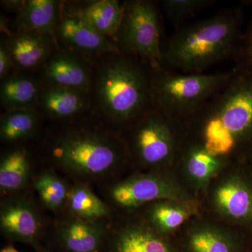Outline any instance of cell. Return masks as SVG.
<instances>
[{
    "instance_id": "6da1fadb",
    "label": "cell",
    "mask_w": 252,
    "mask_h": 252,
    "mask_svg": "<svg viewBox=\"0 0 252 252\" xmlns=\"http://www.w3.org/2000/svg\"><path fill=\"white\" fill-rule=\"evenodd\" d=\"M187 135L231 161L252 154V70L236 66L221 89L190 121Z\"/></svg>"
},
{
    "instance_id": "7a4b0ae2",
    "label": "cell",
    "mask_w": 252,
    "mask_h": 252,
    "mask_svg": "<svg viewBox=\"0 0 252 252\" xmlns=\"http://www.w3.org/2000/svg\"><path fill=\"white\" fill-rule=\"evenodd\" d=\"M241 7L220 10L212 17L184 25L162 43V67L186 74L235 60L243 39Z\"/></svg>"
},
{
    "instance_id": "3957f363",
    "label": "cell",
    "mask_w": 252,
    "mask_h": 252,
    "mask_svg": "<svg viewBox=\"0 0 252 252\" xmlns=\"http://www.w3.org/2000/svg\"><path fill=\"white\" fill-rule=\"evenodd\" d=\"M152 67L125 54L109 55L96 72L94 88L101 112L125 130L153 105Z\"/></svg>"
},
{
    "instance_id": "277c9868",
    "label": "cell",
    "mask_w": 252,
    "mask_h": 252,
    "mask_svg": "<svg viewBox=\"0 0 252 252\" xmlns=\"http://www.w3.org/2000/svg\"><path fill=\"white\" fill-rule=\"evenodd\" d=\"M50 155L61 168L81 178H97L132 168L122 135L98 126L78 124L53 137Z\"/></svg>"
},
{
    "instance_id": "5b68a950",
    "label": "cell",
    "mask_w": 252,
    "mask_h": 252,
    "mask_svg": "<svg viewBox=\"0 0 252 252\" xmlns=\"http://www.w3.org/2000/svg\"><path fill=\"white\" fill-rule=\"evenodd\" d=\"M133 171L173 169L187 137V128L152 105L122 135Z\"/></svg>"
},
{
    "instance_id": "8992f818",
    "label": "cell",
    "mask_w": 252,
    "mask_h": 252,
    "mask_svg": "<svg viewBox=\"0 0 252 252\" xmlns=\"http://www.w3.org/2000/svg\"><path fill=\"white\" fill-rule=\"evenodd\" d=\"M233 69L227 72L186 74L160 66L152 68L153 105L185 126L226 84Z\"/></svg>"
},
{
    "instance_id": "52a82bcc",
    "label": "cell",
    "mask_w": 252,
    "mask_h": 252,
    "mask_svg": "<svg viewBox=\"0 0 252 252\" xmlns=\"http://www.w3.org/2000/svg\"><path fill=\"white\" fill-rule=\"evenodd\" d=\"M203 216L252 236V173L244 161H233L200 198Z\"/></svg>"
},
{
    "instance_id": "ba28073f",
    "label": "cell",
    "mask_w": 252,
    "mask_h": 252,
    "mask_svg": "<svg viewBox=\"0 0 252 252\" xmlns=\"http://www.w3.org/2000/svg\"><path fill=\"white\" fill-rule=\"evenodd\" d=\"M116 38L122 52L142 60L152 69L162 66L161 20L152 1L124 3V16Z\"/></svg>"
},
{
    "instance_id": "9c48e42d",
    "label": "cell",
    "mask_w": 252,
    "mask_h": 252,
    "mask_svg": "<svg viewBox=\"0 0 252 252\" xmlns=\"http://www.w3.org/2000/svg\"><path fill=\"white\" fill-rule=\"evenodd\" d=\"M109 194L112 203L124 212L165 199L200 201L181 185L172 169L133 171L114 184Z\"/></svg>"
},
{
    "instance_id": "30bf717a",
    "label": "cell",
    "mask_w": 252,
    "mask_h": 252,
    "mask_svg": "<svg viewBox=\"0 0 252 252\" xmlns=\"http://www.w3.org/2000/svg\"><path fill=\"white\" fill-rule=\"evenodd\" d=\"M109 230L102 252H185L176 237L164 236L135 212H124Z\"/></svg>"
},
{
    "instance_id": "8fae6325",
    "label": "cell",
    "mask_w": 252,
    "mask_h": 252,
    "mask_svg": "<svg viewBox=\"0 0 252 252\" xmlns=\"http://www.w3.org/2000/svg\"><path fill=\"white\" fill-rule=\"evenodd\" d=\"M250 235L200 215L176 235L185 252H246Z\"/></svg>"
},
{
    "instance_id": "7c38bea8",
    "label": "cell",
    "mask_w": 252,
    "mask_h": 252,
    "mask_svg": "<svg viewBox=\"0 0 252 252\" xmlns=\"http://www.w3.org/2000/svg\"><path fill=\"white\" fill-rule=\"evenodd\" d=\"M232 162L210 153L187 135L172 170L186 190L200 200L212 182Z\"/></svg>"
},
{
    "instance_id": "4fadbf2b",
    "label": "cell",
    "mask_w": 252,
    "mask_h": 252,
    "mask_svg": "<svg viewBox=\"0 0 252 252\" xmlns=\"http://www.w3.org/2000/svg\"><path fill=\"white\" fill-rule=\"evenodd\" d=\"M56 40L67 51L99 56L122 52L118 44L91 27L77 6L61 7L56 31Z\"/></svg>"
},
{
    "instance_id": "5bb4252c",
    "label": "cell",
    "mask_w": 252,
    "mask_h": 252,
    "mask_svg": "<svg viewBox=\"0 0 252 252\" xmlns=\"http://www.w3.org/2000/svg\"><path fill=\"white\" fill-rule=\"evenodd\" d=\"M0 228L9 240L37 248L44 226L35 205L27 198L14 197L1 203Z\"/></svg>"
},
{
    "instance_id": "9a60e30c",
    "label": "cell",
    "mask_w": 252,
    "mask_h": 252,
    "mask_svg": "<svg viewBox=\"0 0 252 252\" xmlns=\"http://www.w3.org/2000/svg\"><path fill=\"white\" fill-rule=\"evenodd\" d=\"M134 212L154 230L169 238L176 237L189 220L201 215L200 201H182L172 199L147 204Z\"/></svg>"
},
{
    "instance_id": "2e32d148",
    "label": "cell",
    "mask_w": 252,
    "mask_h": 252,
    "mask_svg": "<svg viewBox=\"0 0 252 252\" xmlns=\"http://www.w3.org/2000/svg\"><path fill=\"white\" fill-rule=\"evenodd\" d=\"M43 72L50 86H61L89 92L92 72L85 59L74 51L54 53L43 65Z\"/></svg>"
},
{
    "instance_id": "e0dca14e",
    "label": "cell",
    "mask_w": 252,
    "mask_h": 252,
    "mask_svg": "<svg viewBox=\"0 0 252 252\" xmlns=\"http://www.w3.org/2000/svg\"><path fill=\"white\" fill-rule=\"evenodd\" d=\"M99 221L69 216L56 226V238L64 252H102L109 229Z\"/></svg>"
},
{
    "instance_id": "ac0fdd59",
    "label": "cell",
    "mask_w": 252,
    "mask_h": 252,
    "mask_svg": "<svg viewBox=\"0 0 252 252\" xmlns=\"http://www.w3.org/2000/svg\"><path fill=\"white\" fill-rule=\"evenodd\" d=\"M56 39L36 31L18 29L7 36L4 44L14 66L22 69H33L44 64L54 54Z\"/></svg>"
},
{
    "instance_id": "d6986e66",
    "label": "cell",
    "mask_w": 252,
    "mask_h": 252,
    "mask_svg": "<svg viewBox=\"0 0 252 252\" xmlns=\"http://www.w3.org/2000/svg\"><path fill=\"white\" fill-rule=\"evenodd\" d=\"M88 91L61 86H49L41 91L38 104L48 117L65 119L74 117L87 109Z\"/></svg>"
},
{
    "instance_id": "ffe728a7",
    "label": "cell",
    "mask_w": 252,
    "mask_h": 252,
    "mask_svg": "<svg viewBox=\"0 0 252 252\" xmlns=\"http://www.w3.org/2000/svg\"><path fill=\"white\" fill-rule=\"evenodd\" d=\"M61 3L54 0H29L16 18L18 30L36 31L56 39Z\"/></svg>"
},
{
    "instance_id": "44dd1931",
    "label": "cell",
    "mask_w": 252,
    "mask_h": 252,
    "mask_svg": "<svg viewBox=\"0 0 252 252\" xmlns=\"http://www.w3.org/2000/svg\"><path fill=\"white\" fill-rule=\"evenodd\" d=\"M41 90L34 78L25 74L8 75L1 84V104L9 111L31 110L37 102Z\"/></svg>"
},
{
    "instance_id": "7402d4cb",
    "label": "cell",
    "mask_w": 252,
    "mask_h": 252,
    "mask_svg": "<svg viewBox=\"0 0 252 252\" xmlns=\"http://www.w3.org/2000/svg\"><path fill=\"white\" fill-rule=\"evenodd\" d=\"M77 8L94 31L107 38L116 36L122 22L124 4L116 0H100Z\"/></svg>"
},
{
    "instance_id": "603a6c76",
    "label": "cell",
    "mask_w": 252,
    "mask_h": 252,
    "mask_svg": "<svg viewBox=\"0 0 252 252\" xmlns=\"http://www.w3.org/2000/svg\"><path fill=\"white\" fill-rule=\"evenodd\" d=\"M31 175V161L28 151L18 147L8 151L0 162L1 193H14L28 185Z\"/></svg>"
},
{
    "instance_id": "cb8c5ba5",
    "label": "cell",
    "mask_w": 252,
    "mask_h": 252,
    "mask_svg": "<svg viewBox=\"0 0 252 252\" xmlns=\"http://www.w3.org/2000/svg\"><path fill=\"white\" fill-rule=\"evenodd\" d=\"M70 216L89 221H99L111 217V210L91 190L81 182L71 187L67 205Z\"/></svg>"
},
{
    "instance_id": "d4e9b609",
    "label": "cell",
    "mask_w": 252,
    "mask_h": 252,
    "mask_svg": "<svg viewBox=\"0 0 252 252\" xmlns=\"http://www.w3.org/2000/svg\"><path fill=\"white\" fill-rule=\"evenodd\" d=\"M39 123V114L34 109L6 112L1 117L0 125L1 142L26 140L36 132Z\"/></svg>"
},
{
    "instance_id": "484cf974",
    "label": "cell",
    "mask_w": 252,
    "mask_h": 252,
    "mask_svg": "<svg viewBox=\"0 0 252 252\" xmlns=\"http://www.w3.org/2000/svg\"><path fill=\"white\" fill-rule=\"evenodd\" d=\"M34 188L46 209L58 211L67 205L71 187L54 172L46 170L34 181Z\"/></svg>"
},
{
    "instance_id": "4316f807",
    "label": "cell",
    "mask_w": 252,
    "mask_h": 252,
    "mask_svg": "<svg viewBox=\"0 0 252 252\" xmlns=\"http://www.w3.org/2000/svg\"><path fill=\"white\" fill-rule=\"evenodd\" d=\"M215 0H162L159 1L163 12L176 29L200 11L216 4Z\"/></svg>"
},
{
    "instance_id": "83f0119b",
    "label": "cell",
    "mask_w": 252,
    "mask_h": 252,
    "mask_svg": "<svg viewBox=\"0 0 252 252\" xmlns=\"http://www.w3.org/2000/svg\"><path fill=\"white\" fill-rule=\"evenodd\" d=\"M244 4L252 5V1H244ZM234 61L236 66L252 70V18L246 31L244 32L240 49Z\"/></svg>"
},
{
    "instance_id": "f1b7e54d",
    "label": "cell",
    "mask_w": 252,
    "mask_h": 252,
    "mask_svg": "<svg viewBox=\"0 0 252 252\" xmlns=\"http://www.w3.org/2000/svg\"><path fill=\"white\" fill-rule=\"evenodd\" d=\"M14 66V63L7 48L4 42H1L0 45V77L4 79L8 76V73Z\"/></svg>"
},
{
    "instance_id": "f546056e",
    "label": "cell",
    "mask_w": 252,
    "mask_h": 252,
    "mask_svg": "<svg viewBox=\"0 0 252 252\" xmlns=\"http://www.w3.org/2000/svg\"><path fill=\"white\" fill-rule=\"evenodd\" d=\"M26 1H1V6L4 7V9L7 10V11H12V12L18 13V14L22 11L23 8H24L25 4H26Z\"/></svg>"
},
{
    "instance_id": "4dcf8cb0",
    "label": "cell",
    "mask_w": 252,
    "mask_h": 252,
    "mask_svg": "<svg viewBox=\"0 0 252 252\" xmlns=\"http://www.w3.org/2000/svg\"><path fill=\"white\" fill-rule=\"evenodd\" d=\"M18 252L17 250H16V248H14V247L11 246V245H9V246L5 247L4 248H3L2 250H1V252Z\"/></svg>"
},
{
    "instance_id": "1f68e13d",
    "label": "cell",
    "mask_w": 252,
    "mask_h": 252,
    "mask_svg": "<svg viewBox=\"0 0 252 252\" xmlns=\"http://www.w3.org/2000/svg\"><path fill=\"white\" fill-rule=\"evenodd\" d=\"M244 162L247 164L250 170H251L252 173V154L250 157H248L246 160H244Z\"/></svg>"
},
{
    "instance_id": "d6a6232c",
    "label": "cell",
    "mask_w": 252,
    "mask_h": 252,
    "mask_svg": "<svg viewBox=\"0 0 252 252\" xmlns=\"http://www.w3.org/2000/svg\"><path fill=\"white\" fill-rule=\"evenodd\" d=\"M246 252H252V236L250 237V241H249Z\"/></svg>"
},
{
    "instance_id": "836d02e7",
    "label": "cell",
    "mask_w": 252,
    "mask_h": 252,
    "mask_svg": "<svg viewBox=\"0 0 252 252\" xmlns=\"http://www.w3.org/2000/svg\"><path fill=\"white\" fill-rule=\"evenodd\" d=\"M36 250H37V252H51L49 251V250H46V249L41 248V247H37L36 248Z\"/></svg>"
}]
</instances>
